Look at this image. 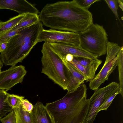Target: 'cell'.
I'll return each instance as SVG.
<instances>
[{
	"label": "cell",
	"instance_id": "obj_14",
	"mask_svg": "<svg viewBox=\"0 0 123 123\" xmlns=\"http://www.w3.org/2000/svg\"><path fill=\"white\" fill-rule=\"evenodd\" d=\"M102 62L101 60L97 59L91 65L85 67L73 62H69L84 75L89 81L94 77L96 72Z\"/></svg>",
	"mask_w": 123,
	"mask_h": 123
},
{
	"label": "cell",
	"instance_id": "obj_12",
	"mask_svg": "<svg viewBox=\"0 0 123 123\" xmlns=\"http://www.w3.org/2000/svg\"><path fill=\"white\" fill-rule=\"evenodd\" d=\"M65 65L68 69L70 74L68 84L66 90L67 92H73L76 90L84 81H88L87 78L73 66L67 62L65 58L62 59Z\"/></svg>",
	"mask_w": 123,
	"mask_h": 123
},
{
	"label": "cell",
	"instance_id": "obj_1",
	"mask_svg": "<svg viewBox=\"0 0 123 123\" xmlns=\"http://www.w3.org/2000/svg\"><path fill=\"white\" fill-rule=\"evenodd\" d=\"M38 15L43 25L60 31L79 33L93 23L91 13L75 0L47 4Z\"/></svg>",
	"mask_w": 123,
	"mask_h": 123
},
{
	"label": "cell",
	"instance_id": "obj_28",
	"mask_svg": "<svg viewBox=\"0 0 123 123\" xmlns=\"http://www.w3.org/2000/svg\"><path fill=\"white\" fill-rule=\"evenodd\" d=\"M8 42L0 44V53L3 52L6 48Z\"/></svg>",
	"mask_w": 123,
	"mask_h": 123
},
{
	"label": "cell",
	"instance_id": "obj_26",
	"mask_svg": "<svg viewBox=\"0 0 123 123\" xmlns=\"http://www.w3.org/2000/svg\"><path fill=\"white\" fill-rule=\"evenodd\" d=\"M77 4L80 6L85 9L88 10L91 5L99 0H75Z\"/></svg>",
	"mask_w": 123,
	"mask_h": 123
},
{
	"label": "cell",
	"instance_id": "obj_3",
	"mask_svg": "<svg viewBox=\"0 0 123 123\" xmlns=\"http://www.w3.org/2000/svg\"><path fill=\"white\" fill-rule=\"evenodd\" d=\"M40 21L21 31L8 41L6 49L1 53L0 58L5 65L15 66L21 62L38 43V37L44 29Z\"/></svg>",
	"mask_w": 123,
	"mask_h": 123
},
{
	"label": "cell",
	"instance_id": "obj_8",
	"mask_svg": "<svg viewBox=\"0 0 123 123\" xmlns=\"http://www.w3.org/2000/svg\"><path fill=\"white\" fill-rule=\"evenodd\" d=\"M54 43L80 46L79 34L73 32L52 29L43 30L39 34L38 42Z\"/></svg>",
	"mask_w": 123,
	"mask_h": 123
},
{
	"label": "cell",
	"instance_id": "obj_11",
	"mask_svg": "<svg viewBox=\"0 0 123 123\" xmlns=\"http://www.w3.org/2000/svg\"><path fill=\"white\" fill-rule=\"evenodd\" d=\"M3 9L14 11L19 15L40 13L33 4L25 0H0V9Z\"/></svg>",
	"mask_w": 123,
	"mask_h": 123
},
{
	"label": "cell",
	"instance_id": "obj_22",
	"mask_svg": "<svg viewBox=\"0 0 123 123\" xmlns=\"http://www.w3.org/2000/svg\"><path fill=\"white\" fill-rule=\"evenodd\" d=\"M119 94H120L119 90L106 99L99 107L97 112L98 113L101 111L106 110L112 103L115 98Z\"/></svg>",
	"mask_w": 123,
	"mask_h": 123
},
{
	"label": "cell",
	"instance_id": "obj_7",
	"mask_svg": "<svg viewBox=\"0 0 123 123\" xmlns=\"http://www.w3.org/2000/svg\"><path fill=\"white\" fill-rule=\"evenodd\" d=\"M119 84L112 82L104 87L95 90L89 99V107L82 123H93L99 107L106 99L119 91Z\"/></svg>",
	"mask_w": 123,
	"mask_h": 123
},
{
	"label": "cell",
	"instance_id": "obj_16",
	"mask_svg": "<svg viewBox=\"0 0 123 123\" xmlns=\"http://www.w3.org/2000/svg\"><path fill=\"white\" fill-rule=\"evenodd\" d=\"M13 109L15 113L16 123H32L30 113L24 109L21 103Z\"/></svg>",
	"mask_w": 123,
	"mask_h": 123
},
{
	"label": "cell",
	"instance_id": "obj_4",
	"mask_svg": "<svg viewBox=\"0 0 123 123\" xmlns=\"http://www.w3.org/2000/svg\"><path fill=\"white\" fill-rule=\"evenodd\" d=\"M41 52V73L63 90H66L70 74L62 59L52 50L48 43H44Z\"/></svg>",
	"mask_w": 123,
	"mask_h": 123
},
{
	"label": "cell",
	"instance_id": "obj_9",
	"mask_svg": "<svg viewBox=\"0 0 123 123\" xmlns=\"http://www.w3.org/2000/svg\"><path fill=\"white\" fill-rule=\"evenodd\" d=\"M27 73L22 65L12 66L8 69L0 73V89L7 91L19 83H22Z\"/></svg>",
	"mask_w": 123,
	"mask_h": 123
},
{
	"label": "cell",
	"instance_id": "obj_31",
	"mask_svg": "<svg viewBox=\"0 0 123 123\" xmlns=\"http://www.w3.org/2000/svg\"><path fill=\"white\" fill-rule=\"evenodd\" d=\"M3 63L2 62L0 58V73L1 71V68L3 66Z\"/></svg>",
	"mask_w": 123,
	"mask_h": 123
},
{
	"label": "cell",
	"instance_id": "obj_27",
	"mask_svg": "<svg viewBox=\"0 0 123 123\" xmlns=\"http://www.w3.org/2000/svg\"><path fill=\"white\" fill-rule=\"evenodd\" d=\"M21 104L23 108L25 110L31 113L32 112L33 106L29 101L27 99H24L22 100Z\"/></svg>",
	"mask_w": 123,
	"mask_h": 123
},
{
	"label": "cell",
	"instance_id": "obj_21",
	"mask_svg": "<svg viewBox=\"0 0 123 123\" xmlns=\"http://www.w3.org/2000/svg\"><path fill=\"white\" fill-rule=\"evenodd\" d=\"M24 98L25 97L22 96L9 94L7 97L6 101L10 106L13 109L20 105Z\"/></svg>",
	"mask_w": 123,
	"mask_h": 123
},
{
	"label": "cell",
	"instance_id": "obj_2",
	"mask_svg": "<svg viewBox=\"0 0 123 123\" xmlns=\"http://www.w3.org/2000/svg\"><path fill=\"white\" fill-rule=\"evenodd\" d=\"M87 88L84 83L62 98L46 104L54 123H82L89 106Z\"/></svg>",
	"mask_w": 123,
	"mask_h": 123
},
{
	"label": "cell",
	"instance_id": "obj_18",
	"mask_svg": "<svg viewBox=\"0 0 123 123\" xmlns=\"http://www.w3.org/2000/svg\"><path fill=\"white\" fill-rule=\"evenodd\" d=\"M9 94L6 91L0 89V119L13 109L6 101Z\"/></svg>",
	"mask_w": 123,
	"mask_h": 123
},
{
	"label": "cell",
	"instance_id": "obj_13",
	"mask_svg": "<svg viewBox=\"0 0 123 123\" xmlns=\"http://www.w3.org/2000/svg\"><path fill=\"white\" fill-rule=\"evenodd\" d=\"M30 114L32 123H54L45 106L40 102H37L33 106Z\"/></svg>",
	"mask_w": 123,
	"mask_h": 123
},
{
	"label": "cell",
	"instance_id": "obj_5",
	"mask_svg": "<svg viewBox=\"0 0 123 123\" xmlns=\"http://www.w3.org/2000/svg\"><path fill=\"white\" fill-rule=\"evenodd\" d=\"M79 34L83 49L98 57L106 54L108 35L102 26L93 23Z\"/></svg>",
	"mask_w": 123,
	"mask_h": 123
},
{
	"label": "cell",
	"instance_id": "obj_15",
	"mask_svg": "<svg viewBox=\"0 0 123 123\" xmlns=\"http://www.w3.org/2000/svg\"><path fill=\"white\" fill-rule=\"evenodd\" d=\"M39 21L38 14L27 13L18 24L11 29L25 28Z\"/></svg>",
	"mask_w": 123,
	"mask_h": 123
},
{
	"label": "cell",
	"instance_id": "obj_10",
	"mask_svg": "<svg viewBox=\"0 0 123 123\" xmlns=\"http://www.w3.org/2000/svg\"><path fill=\"white\" fill-rule=\"evenodd\" d=\"M52 50L62 59L70 54L76 57H83L91 59H97V55L83 49L80 46H75L58 43H48Z\"/></svg>",
	"mask_w": 123,
	"mask_h": 123
},
{
	"label": "cell",
	"instance_id": "obj_24",
	"mask_svg": "<svg viewBox=\"0 0 123 123\" xmlns=\"http://www.w3.org/2000/svg\"><path fill=\"white\" fill-rule=\"evenodd\" d=\"M108 7L115 15L120 20L117 12L118 5L117 0H105Z\"/></svg>",
	"mask_w": 123,
	"mask_h": 123
},
{
	"label": "cell",
	"instance_id": "obj_6",
	"mask_svg": "<svg viewBox=\"0 0 123 123\" xmlns=\"http://www.w3.org/2000/svg\"><path fill=\"white\" fill-rule=\"evenodd\" d=\"M120 47L117 43L108 42L105 63L99 72L89 81V86L91 90L97 89L102 84L108 80L110 74L117 66V55Z\"/></svg>",
	"mask_w": 123,
	"mask_h": 123
},
{
	"label": "cell",
	"instance_id": "obj_19",
	"mask_svg": "<svg viewBox=\"0 0 123 123\" xmlns=\"http://www.w3.org/2000/svg\"><path fill=\"white\" fill-rule=\"evenodd\" d=\"M26 14L18 15L0 24V32L11 29L18 24L24 18Z\"/></svg>",
	"mask_w": 123,
	"mask_h": 123
},
{
	"label": "cell",
	"instance_id": "obj_25",
	"mask_svg": "<svg viewBox=\"0 0 123 123\" xmlns=\"http://www.w3.org/2000/svg\"><path fill=\"white\" fill-rule=\"evenodd\" d=\"M0 121L2 123H16L15 115L14 110L13 109L7 115L0 119Z\"/></svg>",
	"mask_w": 123,
	"mask_h": 123
},
{
	"label": "cell",
	"instance_id": "obj_29",
	"mask_svg": "<svg viewBox=\"0 0 123 123\" xmlns=\"http://www.w3.org/2000/svg\"><path fill=\"white\" fill-rule=\"evenodd\" d=\"M74 58V56L73 55L68 54L66 56L65 58L67 62H70L73 61Z\"/></svg>",
	"mask_w": 123,
	"mask_h": 123
},
{
	"label": "cell",
	"instance_id": "obj_32",
	"mask_svg": "<svg viewBox=\"0 0 123 123\" xmlns=\"http://www.w3.org/2000/svg\"><path fill=\"white\" fill-rule=\"evenodd\" d=\"M2 22V21H1V20H0V24Z\"/></svg>",
	"mask_w": 123,
	"mask_h": 123
},
{
	"label": "cell",
	"instance_id": "obj_30",
	"mask_svg": "<svg viewBox=\"0 0 123 123\" xmlns=\"http://www.w3.org/2000/svg\"><path fill=\"white\" fill-rule=\"evenodd\" d=\"M118 6L120 9L123 11V0H117Z\"/></svg>",
	"mask_w": 123,
	"mask_h": 123
},
{
	"label": "cell",
	"instance_id": "obj_23",
	"mask_svg": "<svg viewBox=\"0 0 123 123\" xmlns=\"http://www.w3.org/2000/svg\"><path fill=\"white\" fill-rule=\"evenodd\" d=\"M79 59L78 58L74 57L72 62L77 63L84 67H87L92 64L94 61L95 59H91L87 58L80 57Z\"/></svg>",
	"mask_w": 123,
	"mask_h": 123
},
{
	"label": "cell",
	"instance_id": "obj_17",
	"mask_svg": "<svg viewBox=\"0 0 123 123\" xmlns=\"http://www.w3.org/2000/svg\"><path fill=\"white\" fill-rule=\"evenodd\" d=\"M117 66H118L119 88V91L123 98V47H120L117 55Z\"/></svg>",
	"mask_w": 123,
	"mask_h": 123
},
{
	"label": "cell",
	"instance_id": "obj_20",
	"mask_svg": "<svg viewBox=\"0 0 123 123\" xmlns=\"http://www.w3.org/2000/svg\"><path fill=\"white\" fill-rule=\"evenodd\" d=\"M24 29H11L0 32V44L8 42L11 38L18 34L21 31Z\"/></svg>",
	"mask_w": 123,
	"mask_h": 123
}]
</instances>
